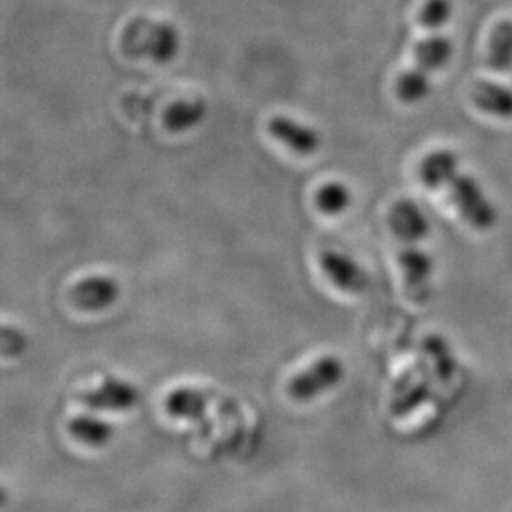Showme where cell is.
<instances>
[{"label":"cell","mask_w":512,"mask_h":512,"mask_svg":"<svg viewBox=\"0 0 512 512\" xmlns=\"http://www.w3.org/2000/svg\"><path fill=\"white\" fill-rule=\"evenodd\" d=\"M448 201L468 226L476 231H489L496 224L498 213L483 186L471 174H456L445 189Z\"/></svg>","instance_id":"1"},{"label":"cell","mask_w":512,"mask_h":512,"mask_svg":"<svg viewBox=\"0 0 512 512\" xmlns=\"http://www.w3.org/2000/svg\"><path fill=\"white\" fill-rule=\"evenodd\" d=\"M343 375L345 368L342 360L334 355H327L305 368L304 372L295 375L290 380L287 392L292 400L307 403L337 387L342 382Z\"/></svg>","instance_id":"2"},{"label":"cell","mask_w":512,"mask_h":512,"mask_svg":"<svg viewBox=\"0 0 512 512\" xmlns=\"http://www.w3.org/2000/svg\"><path fill=\"white\" fill-rule=\"evenodd\" d=\"M398 266L405 282L406 292L415 304H426L431 294L433 261L428 252L416 244H403L398 252Z\"/></svg>","instance_id":"3"},{"label":"cell","mask_w":512,"mask_h":512,"mask_svg":"<svg viewBox=\"0 0 512 512\" xmlns=\"http://www.w3.org/2000/svg\"><path fill=\"white\" fill-rule=\"evenodd\" d=\"M78 401L90 410L128 411L140 401V392L135 385L110 377L100 387L78 393Z\"/></svg>","instance_id":"4"},{"label":"cell","mask_w":512,"mask_h":512,"mask_svg":"<svg viewBox=\"0 0 512 512\" xmlns=\"http://www.w3.org/2000/svg\"><path fill=\"white\" fill-rule=\"evenodd\" d=\"M120 285L107 276H90L78 281L70 290V302L83 312H102L115 304Z\"/></svg>","instance_id":"5"},{"label":"cell","mask_w":512,"mask_h":512,"mask_svg":"<svg viewBox=\"0 0 512 512\" xmlns=\"http://www.w3.org/2000/svg\"><path fill=\"white\" fill-rule=\"evenodd\" d=\"M388 226L403 244H418L430 234V221L418 204L400 199L388 213Z\"/></svg>","instance_id":"6"},{"label":"cell","mask_w":512,"mask_h":512,"mask_svg":"<svg viewBox=\"0 0 512 512\" xmlns=\"http://www.w3.org/2000/svg\"><path fill=\"white\" fill-rule=\"evenodd\" d=\"M320 266L330 281L343 292L353 295L367 292L370 285L368 274L353 261L352 257L345 256L342 252L325 251L320 256Z\"/></svg>","instance_id":"7"},{"label":"cell","mask_w":512,"mask_h":512,"mask_svg":"<svg viewBox=\"0 0 512 512\" xmlns=\"http://www.w3.org/2000/svg\"><path fill=\"white\" fill-rule=\"evenodd\" d=\"M458 173L459 156L450 148L431 150L418 165V178L431 191H443Z\"/></svg>","instance_id":"8"},{"label":"cell","mask_w":512,"mask_h":512,"mask_svg":"<svg viewBox=\"0 0 512 512\" xmlns=\"http://www.w3.org/2000/svg\"><path fill=\"white\" fill-rule=\"evenodd\" d=\"M269 133L302 155H310L320 148V135L312 126L304 125L287 116L272 118L269 121Z\"/></svg>","instance_id":"9"},{"label":"cell","mask_w":512,"mask_h":512,"mask_svg":"<svg viewBox=\"0 0 512 512\" xmlns=\"http://www.w3.org/2000/svg\"><path fill=\"white\" fill-rule=\"evenodd\" d=\"M471 100L474 107L486 115L511 120L512 88L494 80H479L471 88Z\"/></svg>","instance_id":"10"},{"label":"cell","mask_w":512,"mask_h":512,"mask_svg":"<svg viewBox=\"0 0 512 512\" xmlns=\"http://www.w3.org/2000/svg\"><path fill=\"white\" fill-rule=\"evenodd\" d=\"M453 55V44L445 35L431 34L425 39L418 40L413 49L416 67L423 68L428 73L438 72L445 68Z\"/></svg>","instance_id":"11"},{"label":"cell","mask_w":512,"mask_h":512,"mask_svg":"<svg viewBox=\"0 0 512 512\" xmlns=\"http://www.w3.org/2000/svg\"><path fill=\"white\" fill-rule=\"evenodd\" d=\"M488 67L494 72L512 70V20H499L488 40Z\"/></svg>","instance_id":"12"},{"label":"cell","mask_w":512,"mask_h":512,"mask_svg":"<svg viewBox=\"0 0 512 512\" xmlns=\"http://www.w3.org/2000/svg\"><path fill=\"white\" fill-rule=\"evenodd\" d=\"M68 431L75 440L88 446L107 445L113 438V426L92 415L73 416Z\"/></svg>","instance_id":"13"},{"label":"cell","mask_w":512,"mask_h":512,"mask_svg":"<svg viewBox=\"0 0 512 512\" xmlns=\"http://www.w3.org/2000/svg\"><path fill=\"white\" fill-rule=\"evenodd\" d=\"M431 73L420 67H411L398 75L395 93L398 100L406 105L423 102L431 92Z\"/></svg>","instance_id":"14"},{"label":"cell","mask_w":512,"mask_h":512,"mask_svg":"<svg viewBox=\"0 0 512 512\" xmlns=\"http://www.w3.org/2000/svg\"><path fill=\"white\" fill-rule=\"evenodd\" d=\"M208 397L196 388H178L166 398V411L174 418L196 420L203 415Z\"/></svg>","instance_id":"15"},{"label":"cell","mask_w":512,"mask_h":512,"mask_svg":"<svg viewBox=\"0 0 512 512\" xmlns=\"http://www.w3.org/2000/svg\"><path fill=\"white\" fill-rule=\"evenodd\" d=\"M315 203L322 213L339 216V214L345 213L352 203V193L345 184L334 181V183L325 184L319 189Z\"/></svg>","instance_id":"16"},{"label":"cell","mask_w":512,"mask_h":512,"mask_svg":"<svg viewBox=\"0 0 512 512\" xmlns=\"http://www.w3.org/2000/svg\"><path fill=\"white\" fill-rule=\"evenodd\" d=\"M204 113L206 105L203 102H181L166 113V125L174 131H183L184 128L188 130L203 120Z\"/></svg>","instance_id":"17"},{"label":"cell","mask_w":512,"mask_h":512,"mask_svg":"<svg viewBox=\"0 0 512 512\" xmlns=\"http://www.w3.org/2000/svg\"><path fill=\"white\" fill-rule=\"evenodd\" d=\"M451 15H453L451 0H425L418 12V22L423 29L436 32L441 27H445Z\"/></svg>","instance_id":"18"},{"label":"cell","mask_w":512,"mask_h":512,"mask_svg":"<svg viewBox=\"0 0 512 512\" xmlns=\"http://www.w3.org/2000/svg\"><path fill=\"white\" fill-rule=\"evenodd\" d=\"M27 347V340L19 330L4 327L2 329V353L5 357H17Z\"/></svg>","instance_id":"19"}]
</instances>
